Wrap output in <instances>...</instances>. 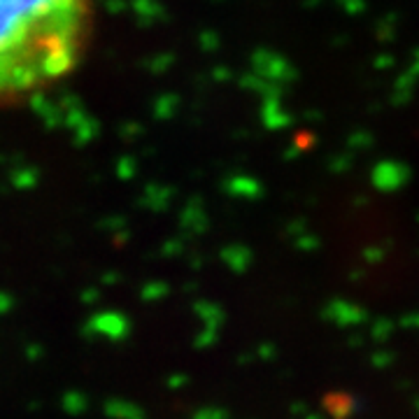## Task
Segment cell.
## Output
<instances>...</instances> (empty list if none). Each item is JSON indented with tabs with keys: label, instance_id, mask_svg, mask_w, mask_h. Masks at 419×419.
<instances>
[{
	"label": "cell",
	"instance_id": "cell-1",
	"mask_svg": "<svg viewBox=\"0 0 419 419\" xmlns=\"http://www.w3.org/2000/svg\"><path fill=\"white\" fill-rule=\"evenodd\" d=\"M91 28L94 0H0V103L68 77Z\"/></svg>",
	"mask_w": 419,
	"mask_h": 419
}]
</instances>
